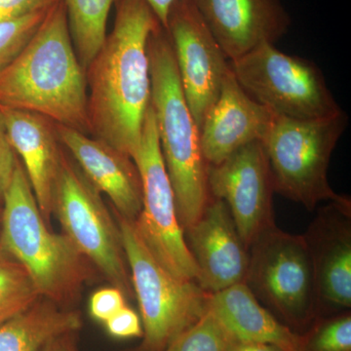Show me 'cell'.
Listing matches in <instances>:
<instances>
[{"label":"cell","instance_id":"6da1fadb","mask_svg":"<svg viewBox=\"0 0 351 351\" xmlns=\"http://www.w3.org/2000/svg\"><path fill=\"white\" fill-rule=\"evenodd\" d=\"M112 31L85 69L90 132L132 159L151 106L147 43L161 25L145 0H117Z\"/></svg>","mask_w":351,"mask_h":351},{"label":"cell","instance_id":"7a4b0ae2","mask_svg":"<svg viewBox=\"0 0 351 351\" xmlns=\"http://www.w3.org/2000/svg\"><path fill=\"white\" fill-rule=\"evenodd\" d=\"M85 69L69 32L63 0L0 73V106L39 113L91 135Z\"/></svg>","mask_w":351,"mask_h":351},{"label":"cell","instance_id":"3957f363","mask_svg":"<svg viewBox=\"0 0 351 351\" xmlns=\"http://www.w3.org/2000/svg\"><path fill=\"white\" fill-rule=\"evenodd\" d=\"M151 105L182 228L195 223L210 199L200 132L186 103L169 34L159 25L147 43Z\"/></svg>","mask_w":351,"mask_h":351},{"label":"cell","instance_id":"277c9868","mask_svg":"<svg viewBox=\"0 0 351 351\" xmlns=\"http://www.w3.org/2000/svg\"><path fill=\"white\" fill-rule=\"evenodd\" d=\"M2 210L0 244L24 265L41 298L73 307L98 270L64 233L51 230L20 158Z\"/></svg>","mask_w":351,"mask_h":351},{"label":"cell","instance_id":"5b68a950","mask_svg":"<svg viewBox=\"0 0 351 351\" xmlns=\"http://www.w3.org/2000/svg\"><path fill=\"white\" fill-rule=\"evenodd\" d=\"M348 126L343 110L323 119L298 120L274 117L262 141L274 191L313 212L322 201L350 204L328 182L335 147Z\"/></svg>","mask_w":351,"mask_h":351},{"label":"cell","instance_id":"8992f818","mask_svg":"<svg viewBox=\"0 0 351 351\" xmlns=\"http://www.w3.org/2000/svg\"><path fill=\"white\" fill-rule=\"evenodd\" d=\"M113 215L142 317L143 341L135 351H163L206 313L210 294L195 281L170 274L145 246L133 221Z\"/></svg>","mask_w":351,"mask_h":351},{"label":"cell","instance_id":"52a82bcc","mask_svg":"<svg viewBox=\"0 0 351 351\" xmlns=\"http://www.w3.org/2000/svg\"><path fill=\"white\" fill-rule=\"evenodd\" d=\"M112 214L100 191L64 147L53 195L52 215L78 251L113 287L119 289L127 300H132L135 295L130 271L121 232Z\"/></svg>","mask_w":351,"mask_h":351},{"label":"cell","instance_id":"ba28073f","mask_svg":"<svg viewBox=\"0 0 351 351\" xmlns=\"http://www.w3.org/2000/svg\"><path fill=\"white\" fill-rule=\"evenodd\" d=\"M243 283L292 330L308 328L317 318L313 262L304 235L276 225L263 230L249 247Z\"/></svg>","mask_w":351,"mask_h":351},{"label":"cell","instance_id":"9c48e42d","mask_svg":"<svg viewBox=\"0 0 351 351\" xmlns=\"http://www.w3.org/2000/svg\"><path fill=\"white\" fill-rule=\"evenodd\" d=\"M230 66L244 91L277 117L318 119L343 110L317 64L274 44H261Z\"/></svg>","mask_w":351,"mask_h":351},{"label":"cell","instance_id":"30bf717a","mask_svg":"<svg viewBox=\"0 0 351 351\" xmlns=\"http://www.w3.org/2000/svg\"><path fill=\"white\" fill-rule=\"evenodd\" d=\"M133 160L143 184L142 211L133 221L136 230L152 256L170 274L196 282L197 267L178 218L174 191L161 154L152 105L145 113L142 138Z\"/></svg>","mask_w":351,"mask_h":351},{"label":"cell","instance_id":"8fae6325","mask_svg":"<svg viewBox=\"0 0 351 351\" xmlns=\"http://www.w3.org/2000/svg\"><path fill=\"white\" fill-rule=\"evenodd\" d=\"M166 31L186 103L200 131L207 112L218 99L230 61L193 0H177L173 4Z\"/></svg>","mask_w":351,"mask_h":351},{"label":"cell","instance_id":"7c38bea8","mask_svg":"<svg viewBox=\"0 0 351 351\" xmlns=\"http://www.w3.org/2000/svg\"><path fill=\"white\" fill-rule=\"evenodd\" d=\"M207 184L211 197L226 203L248 248L263 230L276 225V191L262 142L251 143L221 163L207 165Z\"/></svg>","mask_w":351,"mask_h":351},{"label":"cell","instance_id":"4fadbf2b","mask_svg":"<svg viewBox=\"0 0 351 351\" xmlns=\"http://www.w3.org/2000/svg\"><path fill=\"white\" fill-rule=\"evenodd\" d=\"M306 239L315 281L317 317L351 306V203L320 208Z\"/></svg>","mask_w":351,"mask_h":351},{"label":"cell","instance_id":"5bb4252c","mask_svg":"<svg viewBox=\"0 0 351 351\" xmlns=\"http://www.w3.org/2000/svg\"><path fill=\"white\" fill-rule=\"evenodd\" d=\"M184 232L203 290L213 294L244 282L249 248L223 200L210 197L199 219Z\"/></svg>","mask_w":351,"mask_h":351},{"label":"cell","instance_id":"9a60e30c","mask_svg":"<svg viewBox=\"0 0 351 351\" xmlns=\"http://www.w3.org/2000/svg\"><path fill=\"white\" fill-rule=\"evenodd\" d=\"M228 61L277 43L292 24L280 0H193Z\"/></svg>","mask_w":351,"mask_h":351},{"label":"cell","instance_id":"2e32d148","mask_svg":"<svg viewBox=\"0 0 351 351\" xmlns=\"http://www.w3.org/2000/svg\"><path fill=\"white\" fill-rule=\"evenodd\" d=\"M60 142L89 182L112 201L113 210L134 221L143 207V184L135 161L88 134L56 123Z\"/></svg>","mask_w":351,"mask_h":351},{"label":"cell","instance_id":"e0dca14e","mask_svg":"<svg viewBox=\"0 0 351 351\" xmlns=\"http://www.w3.org/2000/svg\"><path fill=\"white\" fill-rule=\"evenodd\" d=\"M274 117L244 91L228 66L218 99L199 131L201 149L208 165L221 163L251 143L262 142Z\"/></svg>","mask_w":351,"mask_h":351},{"label":"cell","instance_id":"ac0fdd59","mask_svg":"<svg viewBox=\"0 0 351 351\" xmlns=\"http://www.w3.org/2000/svg\"><path fill=\"white\" fill-rule=\"evenodd\" d=\"M0 110L9 141L24 166L41 215L50 225L64 149L58 137L56 122L29 110L1 106Z\"/></svg>","mask_w":351,"mask_h":351},{"label":"cell","instance_id":"d6986e66","mask_svg":"<svg viewBox=\"0 0 351 351\" xmlns=\"http://www.w3.org/2000/svg\"><path fill=\"white\" fill-rule=\"evenodd\" d=\"M207 311L234 343H269L299 351L301 334L277 319L243 282L210 294Z\"/></svg>","mask_w":351,"mask_h":351},{"label":"cell","instance_id":"ffe728a7","mask_svg":"<svg viewBox=\"0 0 351 351\" xmlns=\"http://www.w3.org/2000/svg\"><path fill=\"white\" fill-rule=\"evenodd\" d=\"M82 327L80 311L40 298L0 325V351H43L52 339Z\"/></svg>","mask_w":351,"mask_h":351},{"label":"cell","instance_id":"44dd1931","mask_svg":"<svg viewBox=\"0 0 351 351\" xmlns=\"http://www.w3.org/2000/svg\"><path fill=\"white\" fill-rule=\"evenodd\" d=\"M117 0H63L71 40L80 64L86 69L106 36L110 9Z\"/></svg>","mask_w":351,"mask_h":351},{"label":"cell","instance_id":"7402d4cb","mask_svg":"<svg viewBox=\"0 0 351 351\" xmlns=\"http://www.w3.org/2000/svg\"><path fill=\"white\" fill-rule=\"evenodd\" d=\"M24 265L0 244V325L40 299Z\"/></svg>","mask_w":351,"mask_h":351},{"label":"cell","instance_id":"603a6c76","mask_svg":"<svg viewBox=\"0 0 351 351\" xmlns=\"http://www.w3.org/2000/svg\"><path fill=\"white\" fill-rule=\"evenodd\" d=\"M299 351H351L350 311L316 318L301 334Z\"/></svg>","mask_w":351,"mask_h":351},{"label":"cell","instance_id":"cb8c5ba5","mask_svg":"<svg viewBox=\"0 0 351 351\" xmlns=\"http://www.w3.org/2000/svg\"><path fill=\"white\" fill-rule=\"evenodd\" d=\"M232 343L223 328L207 311L163 351H230Z\"/></svg>","mask_w":351,"mask_h":351},{"label":"cell","instance_id":"d4e9b609","mask_svg":"<svg viewBox=\"0 0 351 351\" xmlns=\"http://www.w3.org/2000/svg\"><path fill=\"white\" fill-rule=\"evenodd\" d=\"M48 10L39 11L21 19L0 23V73L15 59L32 38Z\"/></svg>","mask_w":351,"mask_h":351},{"label":"cell","instance_id":"484cf974","mask_svg":"<svg viewBox=\"0 0 351 351\" xmlns=\"http://www.w3.org/2000/svg\"><path fill=\"white\" fill-rule=\"evenodd\" d=\"M126 300L125 295L113 286L100 289L91 295L89 302L90 314L95 320L105 324L120 309L127 306Z\"/></svg>","mask_w":351,"mask_h":351},{"label":"cell","instance_id":"4316f807","mask_svg":"<svg viewBox=\"0 0 351 351\" xmlns=\"http://www.w3.org/2000/svg\"><path fill=\"white\" fill-rule=\"evenodd\" d=\"M18 162L19 156L9 141L5 122L0 110V206L3 205L4 198L10 188Z\"/></svg>","mask_w":351,"mask_h":351},{"label":"cell","instance_id":"83f0119b","mask_svg":"<svg viewBox=\"0 0 351 351\" xmlns=\"http://www.w3.org/2000/svg\"><path fill=\"white\" fill-rule=\"evenodd\" d=\"M106 329L113 338H142L143 325L140 316L128 306L120 309L105 323Z\"/></svg>","mask_w":351,"mask_h":351},{"label":"cell","instance_id":"f1b7e54d","mask_svg":"<svg viewBox=\"0 0 351 351\" xmlns=\"http://www.w3.org/2000/svg\"><path fill=\"white\" fill-rule=\"evenodd\" d=\"M61 0H0V23L48 10Z\"/></svg>","mask_w":351,"mask_h":351},{"label":"cell","instance_id":"f546056e","mask_svg":"<svg viewBox=\"0 0 351 351\" xmlns=\"http://www.w3.org/2000/svg\"><path fill=\"white\" fill-rule=\"evenodd\" d=\"M76 334L77 332H68L57 337L52 339L43 351H77Z\"/></svg>","mask_w":351,"mask_h":351},{"label":"cell","instance_id":"4dcf8cb0","mask_svg":"<svg viewBox=\"0 0 351 351\" xmlns=\"http://www.w3.org/2000/svg\"><path fill=\"white\" fill-rule=\"evenodd\" d=\"M145 1L151 7L152 12L156 16L161 25L166 29L171 7L177 0H145Z\"/></svg>","mask_w":351,"mask_h":351},{"label":"cell","instance_id":"1f68e13d","mask_svg":"<svg viewBox=\"0 0 351 351\" xmlns=\"http://www.w3.org/2000/svg\"><path fill=\"white\" fill-rule=\"evenodd\" d=\"M230 351H285L269 343H242L233 341Z\"/></svg>","mask_w":351,"mask_h":351},{"label":"cell","instance_id":"d6a6232c","mask_svg":"<svg viewBox=\"0 0 351 351\" xmlns=\"http://www.w3.org/2000/svg\"><path fill=\"white\" fill-rule=\"evenodd\" d=\"M2 213H3V210H2V206H0V237H1L2 232Z\"/></svg>","mask_w":351,"mask_h":351},{"label":"cell","instance_id":"836d02e7","mask_svg":"<svg viewBox=\"0 0 351 351\" xmlns=\"http://www.w3.org/2000/svg\"><path fill=\"white\" fill-rule=\"evenodd\" d=\"M128 351H135V350H128Z\"/></svg>","mask_w":351,"mask_h":351}]
</instances>
